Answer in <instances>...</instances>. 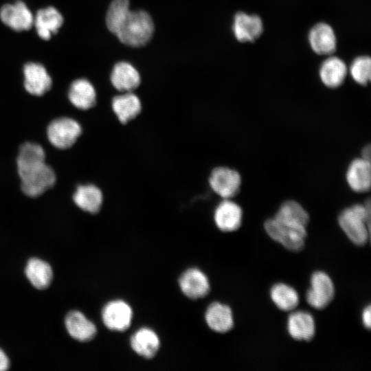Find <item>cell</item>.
I'll list each match as a JSON object with an SVG mask.
<instances>
[{"mask_svg": "<svg viewBox=\"0 0 371 371\" xmlns=\"http://www.w3.org/2000/svg\"><path fill=\"white\" fill-rule=\"evenodd\" d=\"M370 203L355 204L344 209L339 215L338 223L347 236L359 246L367 243L370 238Z\"/></svg>", "mask_w": 371, "mask_h": 371, "instance_id": "cell-1", "label": "cell"}, {"mask_svg": "<svg viewBox=\"0 0 371 371\" xmlns=\"http://www.w3.org/2000/svg\"><path fill=\"white\" fill-rule=\"evenodd\" d=\"M154 32L151 16L144 10L131 11L116 36L124 45L138 47L149 42Z\"/></svg>", "mask_w": 371, "mask_h": 371, "instance_id": "cell-2", "label": "cell"}, {"mask_svg": "<svg viewBox=\"0 0 371 371\" xmlns=\"http://www.w3.org/2000/svg\"><path fill=\"white\" fill-rule=\"evenodd\" d=\"M306 227L276 217L267 220L264 224V228L271 238L293 251L304 248L307 235Z\"/></svg>", "mask_w": 371, "mask_h": 371, "instance_id": "cell-3", "label": "cell"}, {"mask_svg": "<svg viewBox=\"0 0 371 371\" xmlns=\"http://www.w3.org/2000/svg\"><path fill=\"white\" fill-rule=\"evenodd\" d=\"M21 189L30 197H36L51 188L56 182V175L45 162L19 175Z\"/></svg>", "mask_w": 371, "mask_h": 371, "instance_id": "cell-4", "label": "cell"}, {"mask_svg": "<svg viewBox=\"0 0 371 371\" xmlns=\"http://www.w3.org/2000/svg\"><path fill=\"white\" fill-rule=\"evenodd\" d=\"M47 137L57 148L67 149L72 146L82 133L80 124L69 117L53 120L47 127Z\"/></svg>", "mask_w": 371, "mask_h": 371, "instance_id": "cell-5", "label": "cell"}, {"mask_svg": "<svg viewBox=\"0 0 371 371\" xmlns=\"http://www.w3.org/2000/svg\"><path fill=\"white\" fill-rule=\"evenodd\" d=\"M212 190L223 199H231L240 188L241 177L238 172L228 167L214 168L209 177Z\"/></svg>", "mask_w": 371, "mask_h": 371, "instance_id": "cell-6", "label": "cell"}, {"mask_svg": "<svg viewBox=\"0 0 371 371\" xmlns=\"http://www.w3.org/2000/svg\"><path fill=\"white\" fill-rule=\"evenodd\" d=\"M335 295L334 284L330 276L324 271H316L311 278V287L307 291V303L314 308L323 309L333 300Z\"/></svg>", "mask_w": 371, "mask_h": 371, "instance_id": "cell-7", "label": "cell"}, {"mask_svg": "<svg viewBox=\"0 0 371 371\" xmlns=\"http://www.w3.org/2000/svg\"><path fill=\"white\" fill-rule=\"evenodd\" d=\"M132 318V308L122 300L111 301L102 311L104 324L113 331L122 332L128 329L131 326Z\"/></svg>", "mask_w": 371, "mask_h": 371, "instance_id": "cell-8", "label": "cell"}, {"mask_svg": "<svg viewBox=\"0 0 371 371\" xmlns=\"http://www.w3.org/2000/svg\"><path fill=\"white\" fill-rule=\"evenodd\" d=\"M0 19L5 25L18 32L28 30L34 24L32 13L21 1L3 5L0 9Z\"/></svg>", "mask_w": 371, "mask_h": 371, "instance_id": "cell-9", "label": "cell"}, {"mask_svg": "<svg viewBox=\"0 0 371 371\" xmlns=\"http://www.w3.org/2000/svg\"><path fill=\"white\" fill-rule=\"evenodd\" d=\"M179 284L183 293L192 300L204 297L210 290L207 277L196 268L183 272L179 278Z\"/></svg>", "mask_w": 371, "mask_h": 371, "instance_id": "cell-10", "label": "cell"}, {"mask_svg": "<svg viewBox=\"0 0 371 371\" xmlns=\"http://www.w3.org/2000/svg\"><path fill=\"white\" fill-rule=\"evenodd\" d=\"M243 210L231 199H223L216 207L214 220L216 227L225 232L238 229L242 223Z\"/></svg>", "mask_w": 371, "mask_h": 371, "instance_id": "cell-11", "label": "cell"}, {"mask_svg": "<svg viewBox=\"0 0 371 371\" xmlns=\"http://www.w3.org/2000/svg\"><path fill=\"white\" fill-rule=\"evenodd\" d=\"M24 87L32 95L41 96L48 91L52 80L46 69L41 64L28 63L23 68Z\"/></svg>", "mask_w": 371, "mask_h": 371, "instance_id": "cell-12", "label": "cell"}, {"mask_svg": "<svg viewBox=\"0 0 371 371\" xmlns=\"http://www.w3.org/2000/svg\"><path fill=\"white\" fill-rule=\"evenodd\" d=\"M263 31L261 19L256 14H248L238 12L234 16L233 32L240 42H253Z\"/></svg>", "mask_w": 371, "mask_h": 371, "instance_id": "cell-13", "label": "cell"}, {"mask_svg": "<svg viewBox=\"0 0 371 371\" xmlns=\"http://www.w3.org/2000/svg\"><path fill=\"white\" fill-rule=\"evenodd\" d=\"M308 41L313 52L319 55H330L337 46L334 30L325 23H319L311 28Z\"/></svg>", "mask_w": 371, "mask_h": 371, "instance_id": "cell-14", "label": "cell"}, {"mask_svg": "<svg viewBox=\"0 0 371 371\" xmlns=\"http://www.w3.org/2000/svg\"><path fill=\"white\" fill-rule=\"evenodd\" d=\"M349 187L355 192H365L370 190L371 184V168L370 160L357 158L350 164L346 175Z\"/></svg>", "mask_w": 371, "mask_h": 371, "instance_id": "cell-15", "label": "cell"}, {"mask_svg": "<svg viewBox=\"0 0 371 371\" xmlns=\"http://www.w3.org/2000/svg\"><path fill=\"white\" fill-rule=\"evenodd\" d=\"M287 330L289 335L295 340L311 341L316 332L314 318L308 312H293L288 317Z\"/></svg>", "mask_w": 371, "mask_h": 371, "instance_id": "cell-16", "label": "cell"}, {"mask_svg": "<svg viewBox=\"0 0 371 371\" xmlns=\"http://www.w3.org/2000/svg\"><path fill=\"white\" fill-rule=\"evenodd\" d=\"M111 107L118 120L123 124L136 118L142 111V102L133 92H123L115 96Z\"/></svg>", "mask_w": 371, "mask_h": 371, "instance_id": "cell-17", "label": "cell"}, {"mask_svg": "<svg viewBox=\"0 0 371 371\" xmlns=\"http://www.w3.org/2000/svg\"><path fill=\"white\" fill-rule=\"evenodd\" d=\"M113 86L121 92H133L141 82V78L137 70L129 63H116L111 74Z\"/></svg>", "mask_w": 371, "mask_h": 371, "instance_id": "cell-18", "label": "cell"}, {"mask_svg": "<svg viewBox=\"0 0 371 371\" xmlns=\"http://www.w3.org/2000/svg\"><path fill=\"white\" fill-rule=\"evenodd\" d=\"M65 323L69 335L78 341H90L96 335L95 324L80 311L69 312L65 317Z\"/></svg>", "mask_w": 371, "mask_h": 371, "instance_id": "cell-19", "label": "cell"}, {"mask_svg": "<svg viewBox=\"0 0 371 371\" xmlns=\"http://www.w3.org/2000/svg\"><path fill=\"white\" fill-rule=\"evenodd\" d=\"M63 23V16L54 7L39 10L34 19V24L38 35L46 41L49 40L52 34L57 33Z\"/></svg>", "mask_w": 371, "mask_h": 371, "instance_id": "cell-20", "label": "cell"}, {"mask_svg": "<svg viewBox=\"0 0 371 371\" xmlns=\"http://www.w3.org/2000/svg\"><path fill=\"white\" fill-rule=\"evenodd\" d=\"M205 318L209 328L216 333L229 332L234 326L231 308L219 302H213L207 307Z\"/></svg>", "mask_w": 371, "mask_h": 371, "instance_id": "cell-21", "label": "cell"}, {"mask_svg": "<svg viewBox=\"0 0 371 371\" xmlns=\"http://www.w3.org/2000/svg\"><path fill=\"white\" fill-rule=\"evenodd\" d=\"M130 344L136 354L146 359H151L159 350L160 341L153 330L142 328L132 335Z\"/></svg>", "mask_w": 371, "mask_h": 371, "instance_id": "cell-22", "label": "cell"}, {"mask_svg": "<svg viewBox=\"0 0 371 371\" xmlns=\"http://www.w3.org/2000/svg\"><path fill=\"white\" fill-rule=\"evenodd\" d=\"M69 99L71 103L81 110H88L96 103V92L93 85L85 78L74 80L69 87Z\"/></svg>", "mask_w": 371, "mask_h": 371, "instance_id": "cell-23", "label": "cell"}, {"mask_svg": "<svg viewBox=\"0 0 371 371\" xmlns=\"http://www.w3.org/2000/svg\"><path fill=\"white\" fill-rule=\"evenodd\" d=\"M73 200L82 210L96 214L102 205L103 194L101 190L95 185H80L76 188Z\"/></svg>", "mask_w": 371, "mask_h": 371, "instance_id": "cell-24", "label": "cell"}, {"mask_svg": "<svg viewBox=\"0 0 371 371\" xmlns=\"http://www.w3.org/2000/svg\"><path fill=\"white\" fill-rule=\"evenodd\" d=\"M346 63L339 58L330 56L321 65L319 77L322 83L329 88H337L342 85L347 75Z\"/></svg>", "mask_w": 371, "mask_h": 371, "instance_id": "cell-25", "label": "cell"}, {"mask_svg": "<svg viewBox=\"0 0 371 371\" xmlns=\"http://www.w3.org/2000/svg\"><path fill=\"white\" fill-rule=\"evenodd\" d=\"M25 273L30 283L38 289H46L50 284L53 277L51 266L44 260L36 258L28 260Z\"/></svg>", "mask_w": 371, "mask_h": 371, "instance_id": "cell-26", "label": "cell"}, {"mask_svg": "<svg viewBox=\"0 0 371 371\" xmlns=\"http://www.w3.org/2000/svg\"><path fill=\"white\" fill-rule=\"evenodd\" d=\"M45 162V153L41 145L34 142L21 145L16 159L19 175Z\"/></svg>", "mask_w": 371, "mask_h": 371, "instance_id": "cell-27", "label": "cell"}, {"mask_svg": "<svg viewBox=\"0 0 371 371\" xmlns=\"http://www.w3.org/2000/svg\"><path fill=\"white\" fill-rule=\"evenodd\" d=\"M270 297L274 304L283 311H293L299 304L297 291L284 283L274 284L270 290Z\"/></svg>", "mask_w": 371, "mask_h": 371, "instance_id": "cell-28", "label": "cell"}, {"mask_svg": "<svg viewBox=\"0 0 371 371\" xmlns=\"http://www.w3.org/2000/svg\"><path fill=\"white\" fill-rule=\"evenodd\" d=\"M128 0H113L106 15V27L116 34L131 12Z\"/></svg>", "mask_w": 371, "mask_h": 371, "instance_id": "cell-29", "label": "cell"}, {"mask_svg": "<svg viewBox=\"0 0 371 371\" xmlns=\"http://www.w3.org/2000/svg\"><path fill=\"white\" fill-rule=\"evenodd\" d=\"M274 217L304 227H306L309 222L308 212L298 202L293 200L284 202Z\"/></svg>", "mask_w": 371, "mask_h": 371, "instance_id": "cell-30", "label": "cell"}, {"mask_svg": "<svg viewBox=\"0 0 371 371\" xmlns=\"http://www.w3.org/2000/svg\"><path fill=\"white\" fill-rule=\"evenodd\" d=\"M350 72L353 80L361 85H366L370 80L371 60L369 56L356 58L350 66Z\"/></svg>", "mask_w": 371, "mask_h": 371, "instance_id": "cell-31", "label": "cell"}, {"mask_svg": "<svg viewBox=\"0 0 371 371\" xmlns=\"http://www.w3.org/2000/svg\"><path fill=\"white\" fill-rule=\"evenodd\" d=\"M361 318L364 326L370 329L371 326V308L370 305L363 311Z\"/></svg>", "mask_w": 371, "mask_h": 371, "instance_id": "cell-32", "label": "cell"}, {"mask_svg": "<svg viewBox=\"0 0 371 371\" xmlns=\"http://www.w3.org/2000/svg\"><path fill=\"white\" fill-rule=\"evenodd\" d=\"M9 366L10 363L7 355L0 349V371L6 370Z\"/></svg>", "mask_w": 371, "mask_h": 371, "instance_id": "cell-33", "label": "cell"}, {"mask_svg": "<svg viewBox=\"0 0 371 371\" xmlns=\"http://www.w3.org/2000/svg\"><path fill=\"white\" fill-rule=\"evenodd\" d=\"M361 157L368 160L370 159V146L367 145L363 149L361 152Z\"/></svg>", "mask_w": 371, "mask_h": 371, "instance_id": "cell-34", "label": "cell"}]
</instances>
